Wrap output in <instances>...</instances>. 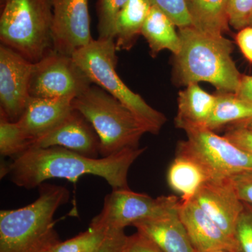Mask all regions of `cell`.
<instances>
[{"label":"cell","instance_id":"277c9868","mask_svg":"<svg viewBox=\"0 0 252 252\" xmlns=\"http://www.w3.org/2000/svg\"><path fill=\"white\" fill-rule=\"evenodd\" d=\"M117 51L114 39L98 38L77 50L72 56L92 84L102 88L124 104L147 132L157 135L166 123V117L152 108L140 94L131 91L119 77L116 71Z\"/></svg>","mask_w":252,"mask_h":252},{"label":"cell","instance_id":"4316f807","mask_svg":"<svg viewBox=\"0 0 252 252\" xmlns=\"http://www.w3.org/2000/svg\"><path fill=\"white\" fill-rule=\"evenodd\" d=\"M252 13V0H227L228 23L235 30L248 27Z\"/></svg>","mask_w":252,"mask_h":252},{"label":"cell","instance_id":"8992f818","mask_svg":"<svg viewBox=\"0 0 252 252\" xmlns=\"http://www.w3.org/2000/svg\"><path fill=\"white\" fill-rule=\"evenodd\" d=\"M1 9V44L34 63L53 49L51 0H5Z\"/></svg>","mask_w":252,"mask_h":252},{"label":"cell","instance_id":"9c48e42d","mask_svg":"<svg viewBox=\"0 0 252 252\" xmlns=\"http://www.w3.org/2000/svg\"><path fill=\"white\" fill-rule=\"evenodd\" d=\"M92 84L72 56L52 49L34 63L30 94L31 97L40 98L74 99Z\"/></svg>","mask_w":252,"mask_h":252},{"label":"cell","instance_id":"f1b7e54d","mask_svg":"<svg viewBox=\"0 0 252 252\" xmlns=\"http://www.w3.org/2000/svg\"><path fill=\"white\" fill-rule=\"evenodd\" d=\"M224 137L232 143L252 155V130L243 124H236L225 132Z\"/></svg>","mask_w":252,"mask_h":252},{"label":"cell","instance_id":"8fae6325","mask_svg":"<svg viewBox=\"0 0 252 252\" xmlns=\"http://www.w3.org/2000/svg\"><path fill=\"white\" fill-rule=\"evenodd\" d=\"M53 49L72 56L94 40L88 0H51Z\"/></svg>","mask_w":252,"mask_h":252},{"label":"cell","instance_id":"8d00e7d4","mask_svg":"<svg viewBox=\"0 0 252 252\" xmlns=\"http://www.w3.org/2000/svg\"><path fill=\"white\" fill-rule=\"evenodd\" d=\"M212 252H232L229 251H226V250H218V251H215Z\"/></svg>","mask_w":252,"mask_h":252},{"label":"cell","instance_id":"e575fe53","mask_svg":"<svg viewBox=\"0 0 252 252\" xmlns=\"http://www.w3.org/2000/svg\"><path fill=\"white\" fill-rule=\"evenodd\" d=\"M240 124H243V125L246 126L247 127H248L249 128L252 129V119H250V120L247 121V122L240 123Z\"/></svg>","mask_w":252,"mask_h":252},{"label":"cell","instance_id":"ba28073f","mask_svg":"<svg viewBox=\"0 0 252 252\" xmlns=\"http://www.w3.org/2000/svg\"><path fill=\"white\" fill-rule=\"evenodd\" d=\"M180 204L173 195L153 198L129 189H113L106 195L102 210L89 227L109 232L123 230L137 222L161 216Z\"/></svg>","mask_w":252,"mask_h":252},{"label":"cell","instance_id":"e0dca14e","mask_svg":"<svg viewBox=\"0 0 252 252\" xmlns=\"http://www.w3.org/2000/svg\"><path fill=\"white\" fill-rule=\"evenodd\" d=\"M216 102V95L203 90L198 84L187 86L179 93L178 110L175 125L185 131L205 128Z\"/></svg>","mask_w":252,"mask_h":252},{"label":"cell","instance_id":"52a82bcc","mask_svg":"<svg viewBox=\"0 0 252 252\" xmlns=\"http://www.w3.org/2000/svg\"><path fill=\"white\" fill-rule=\"evenodd\" d=\"M187 140L181 141L177 154L191 158L205 169L211 180L229 178L252 171V155L214 131L194 128L185 131Z\"/></svg>","mask_w":252,"mask_h":252},{"label":"cell","instance_id":"7c38bea8","mask_svg":"<svg viewBox=\"0 0 252 252\" xmlns=\"http://www.w3.org/2000/svg\"><path fill=\"white\" fill-rule=\"evenodd\" d=\"M192 200L225 234L235 239V228L245 204L239 198L229 178L207 181Z\"/></svg>","mask_w":252,"mask_h":252},{"label":"cell","instance_id":"44dd1931","mask_svg":"<svg viewBox=\"0 0 252 252\" xmlns=\"http://www.w3.org/2000/svg\"><path fill=\"white\" fill-rule=\"evenodd\" d=\"M186 1L194 28L215 36H222L228 31L227 0Z\"/></svg>","mask_w":252,"mask_h":252},{"label":"cell","instance_id":"6da1fadb","mask_svg":"<svg viewBox=\"0 0 252 252\" xmlns=\"http://www.w3.org/2000/svg\"><path fill=\"white\" fill-rule=\"evenodd\" d=\"M144 148L127 149L107 157L93 158L61 147L31 148L13 158L4 176L17 187L31 189L51 179L76 182L84 175L107 181L113 189H129L127 175Z\"/></svg>","mask_w":252,"mask_h":252},{"label":"cell","instance_id":"5bb4252c","mask_svg":"<svg viewBox=\"0 0 252 252\" xmlns=\"http://www.w3.org/2000/svg\"><path fill=\"white\" fill-rule=\"evenodd\" d=\"M179 212L195 252H240L236 240L225 234L193 200H181Z\"/></svg>","mask_w":252,"mask_h":252},{"label":"cell","instance_id":"603a6c76","mask_svg":"<svg viewBox=\"0 0 252 252\" xmlns=\"http://www.w3.org/2000/svg\"><path fill=\"white\" fill-rule=\"evenodd\" d=\"M31 142L17 122H11L0 112V154L2 157H17L31 148Z\"/></svg>","mask_w":252,"mask_h":252},{"label":"cell","instance_id":"74e56055","mask_svg":"<svg viewBox=\"0 0 252 252\" xmlns=\"http://www.w3.org/2000/svg\"><path fill=\"white\" fill-rule=\"evenodd\" d=\"M5 0H0V3H1V5L4 4Z\"/></svg>","mask_w":252,"mask_h":252},{"label":"cell","instance_id":"4fadbf2b","mask_svg":"<svg viewBox=\"0 0 252 252\" xmlns=\"http://www.w3.org/2000/svg\"><path fill=\"white\" fill-rule=\"evenodd\" d=\"M52 147H63L89 157L99 155L98 136L90 123L74 109L56 127L32 141L31 148Z\"/></svg>","mask_w":252,"mask_h":252},{"label":"cell","instance_id":"484cf974","mask_svg":"<svg viewBox=\"0 0 252 252\" xmlns=\"http://www.w3.org/2000/svg\"><path fill=\"white\" fill-rule=\"evenodd\" d=\"M153 6H157L167 15L177 27L192 26L186 0H149Z\"/></svg>","mask_w":252,"mask_h":252},{"label":"cell","instance_id":"d4e9b609","mask_svg":"<svg viewBox=\"0 0 252 252\" xmlns=\"http://www.w3.org/2000/svg\"><path fill=\"white\" fill-rule=\"evenodd\" d=\"M127 1L128 0H97V31L99 39H114L116 18Z\"/></svg>","mask_w":252,"mask_h":252},{"label":"cell","instance_id":"9a60e30c","mask_svg":"<svg viewBox=\"0 0 252 252\" xmlns=\"http://www.w3.org/2000/svg\"><path fill=\"white\" fill-rule=\"evenodd\" d=\"M179 207L161 216L137 222L133 226L162 252H195L181 220Z\"/></svg>","mask_w":252,"mask_h":252},{"label":"cell","instance_id":"4dcf8cb0","mask_svg":"<svg viewBox=\"0 0 252 252\" xmlns=\"http://www.w3.org/2000/svg\"><path fill=\"white\" fill-rule=\"evenodd\" d=\"M125 252H162L157 245L144 235L137 232L128 236Z\"/></svg>","mask_w":252,"mask_h":252},{"label":"cell","instance_id":"1f68e13d","mask_svg":"<svg viewBox=\"0 0 252 252\" xmlns=\"http://www.w3.org/2000/svg\"><path fill=\"white\" fill-rule=\"evenodd\" d=\"M127 238L124 230L113 231L99 252H125Z\"/></svg>","mask_w":252,"mask_h":252},{"label":"cell","instance_id":"30bf717a","mask_svg":"<svg viewBox=\"0 0 252 252\" xmlns=\"http://www.w3.org/2000/svg\"><path fill=\"white\" fill-rule=\"evenodd\" d=\"M34 63L14 50L0 46V112L16 122L31 99L30 84Z\"/></svg>","mask_w":252,"mask_h":252},{"label":"cell","instance_id":"836d02e7","mask_svg":"<svg viewBox=\"0 0 252 252\" xmlns=\"http://www.w3.org/2000/svg\"><path fill=\"white\" fill-rule=\"evenodd\" d=\"M236 94L242 99L252 104V76L243 75Z\"/></svg>","mask_w":252,"mask_h":252},{"label":"cell","instance_id":"3957f363","mask_svg":"<svg viewBox=\"0 0 252 252\" xmlns=\"http://www.w3.org/2000/svg\"><path fill=\"white\" fill-rule=\"evenodd\" d=\"M27 206L0 212V252H51L61 243L54 215L70 193L62 186L43 183Z\"/></svg>","mask_w":252,"mask_h":252},{"label":"cell","instance_id":"f546056e","mask_svg":"<svg viewBox=\"0 0 252 252\" xmlns=\"http://www.w3.org/2000/svg\"><path fill=\"white\" fill-rule=\"evenodd\" d=\"M229 179L239 198L252 207V171L241 172Z\"/></svg>","mask_w":252,"mask_h":252},{"label":"cell","instance_id":"2e32d148","mask_svg":"<svg viewBox=\"0 0 252 252\" xmlns=\"http://www.w3.org/2000/svg\"><path fill=\"white\" fill-rule=\"evenodd\" d=\"M72 100L31 97L17 122L32 141L54 128L72 112Z\"/></svg>","mask_w":252,"mask_h":252},{"label":"cell","instance_id":"d6a6232c","mask_svg":"<svg viewBox=\"0 0 252 252\" xmlns=\"http://www.w3.org/2000/svg\"><path fill=\"white\" fill-rule=\"evenodd\" d=\"M237 44L244 56L252 63V27H248L240 30L236 35Z\"/></svg>","mask_w":252,"mask_h":252},{"label":"cell","instance_id":"ac0fdd59","mask_svg":"<svg viewBox=\"0 0 252 252\" xmlns=\"http://www.w3.org/2000/svg\"><path fill=\"white\" fill-rule=\"evenodd\" d=\"M152 4L149 0H128L114 23V39L117 51H128L142 33Z\"/></svg>","mask_w":252,"mask_h":252},{"label":"cell","instance_id":"cb8c5ba5","mask_svg":"<svg viewBox=\"0 0 252 252\" xmlns=\"http://www.w3.org/2000/svg\"><path fill=\"white\" fill-rule=\"evenodd\" d=\"M112 232L89 227L74 238L61 241L51 252H99Z\"/></svg>","mask_w":252,"mask_h":252},{"label":"cell","instance_id":"83f0119b","mask_svg":"<svg viewBox=\"0 0 252 252\" xmlns=\"http://www.w3.org/2000/svg\"><path fill=\"white\" fill-rule=\"evenodd\" d=\"M235 238L240 252H252V207L246 204L237 223Z\"/></svg>","mask_w":252,"mask_h":252},{"label":"cell","instance_id":"ffe728a7","mask_svg":"<svg viewBox=\"0 0 252 252\" xmlns=\"http://www.w3.org/2000/svg\"><path fill=\"white\" fill-rule=\"evenodd\" d=\"M175 26L166 14L152 5L141 34L148 42L153 57L163 50H169L175 56L179 54L181 40Z\"/></svg>","mask_w":252,"mask_h":252},{"label":"cell","instance_id":"7402d4cb","mask_svg":"<svg viewBox=\"0 0 252 252\" xmlns=\"http://www.w3.org/2000/svg\"><path fill=\"white\" fill-rule=\"evenodd\" d=\"M252 119V104L233 93L216 94L215 107L205 128L215 130L232 123H242Z\"/></svg>","mask_w":252,"mask_h":252},{"label":"cell","instance_id":"d6986e66","mask_svg":"<svg viewBox=\"0 0 252 252\" xmlns=\"http://www.w3.org/2000/svg\"><path fill=\"white\" fill-rule=\"evenodd\" d=\"M209 180L211 179L202 165L191 158L181 154H177L167 170V183L182 196V201L192 200Z\"/></svg>","mask_w":252,"mask_h":252},{"label":"cell","instance_id":"7a4b0ae2","mask_svg":"<svg viewBox=\"0 0 252 252\" xmlns=\"http://www.w3.org/2000/svg\"><path fill=\"white\" fill-rule=\"evenodd\" d=\"M180 52L175 59L177 84L188 86L206 81L220 93L237 94L243 75L231 58L233 44L223 35L215 36L193 26L179 28Z\"/></svg>","mask_w":252,"mask_h":252},{"label":"cell","instance_id":"d590c367","mask_svg":"<svg viewBox=\"0 0 252 252\" xmlns=\"http://www.w3.org/2000/svg\"><path fill=\"white\" fill-rule=\"evenodd\" d=\"M251 26L252 27V13L251 16H250V21H249V26Z\"/></svg>","mask_w":252,"mask_h":252},{"label":"cell","instance_id":"5b68a950","mask_svg":"<svg viewBox=\"0 0 252 252\" xmlns=\"http://www.w3.org/2000/svg\"><path fill=\"white\" fill-rule=\"evenodd\" d=\"M72 105L98 136L101 157L139 148L141 137L147 132L128 109L99 86L92 84L73 99Z\"/></svg>","mask_w":252,"mask_h":252}]
</instances>
